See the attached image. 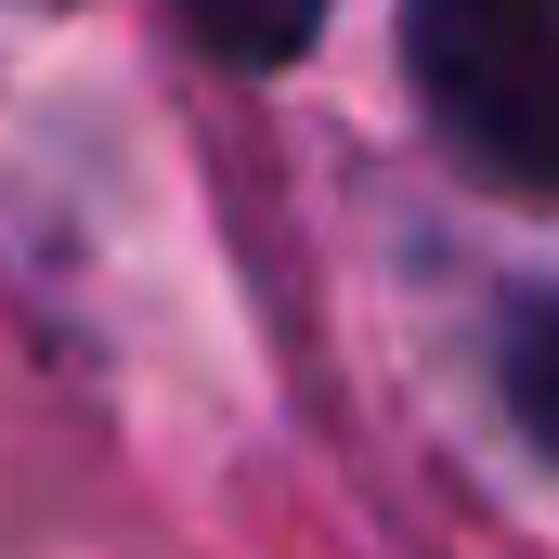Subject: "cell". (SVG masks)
<instances>
[{"mask_svg":"<svg viewBox=\"0 0 559 559\" xmlns=\"http://www.w3.org/2000/svg\"><path fill=\"white\" fill-rule=\"evenodd\" d=\"M404 79L455 169L559 209V0H404Z\"/></svg>","mask_w":559,"mask_h":559,"instance_id":"1","label":"cell"},{"mask_svg":"<svg viewBox=\"0 0 559 559\" xmlns=\"http://www.w3.org/2000/svg\"><path fill=\"white\" fill-rule=\"evenodd\" d=\"M495 391H508V417L559 455V286H534V299L508 312V338H495Z\"/></svg>","mask_w":559,"mask_h":559,"instance_id":"2","label":"cell"},{"mask_svg":"<svg viewBox=\"0 0 559 559\" xmlns=\"http://www.w3.org/2000/svg\"><path fill=\"white\" fill-rule=\"evenodd\" d=\"M182 26H195L222 66H299L312 26H325V0H182Z\"/></svg>","mask_w":559,"mask_h":559,"instance_id":"3","label":"cell"}]
</instances>
